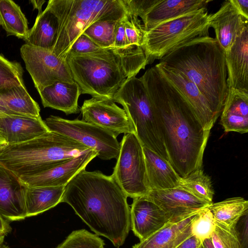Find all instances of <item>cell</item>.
<instances>
[{
    "instance_id": "cell-1",
    "label": "cell",
    "mask_w": 248,
    "mask_h": 248,
    "mask_svg": "<svg viewBox=\"0 0 248 248\" xmlns=\"http://www.w3.org/2000/svg\"><path fill=\"white\" fill-rule=\"evenodd\" d=\"M158 117L171 165L182 178L202 168L210 131L184 96L155 66L140 77Z\"/></svg>"
},
{
    "instance_id": "cell-2",
    "label": "cell",
    "mask_w": 248,
    "mask_h": 248,
    "mask_svg": "<svg viewBox=\"0 0 248 248\" xmlns=\"http://www.w3.org/2000/svg\"><path fill=\"white\" fill-rule=\"evenodd\" d=\"M127 198L112 175L85 169L65 186L61 202L70 205L96 235L119 248L131 228Z\"/></svg>"
},
{
    "instance_id": "cell-3",
    "label": "cell",
    "mask_w": 248,
    "mask_h": 248,
    "mask_svg": "<svg viewBox=\"0 0 248 248\" xmlns=\"http://www.w3.org/2000/svg\"><path fill=\"white\" fill-rule=\"evenodd\" d=\"M65 58L81 94L113 99L120 87L149 64L142 47H112L84 55L67 53Z\"/></svg>"
},
{
    "instance_id": "cell-4",
    "label": "cell",
    "mask_w": 248,
    "mask_h": 248,
    "mask_svg": "<svg viewBox=\"0 0 248 248\" xmlns=\"http://www.w3.org/2000/svg\"><path fill=\"white\" fill-rule=\"evenodd\" d=\"M158 63L182 73L194 83L217 119L229 87L225 54L215 38H195L172 49Z\"/></svg>"
},
{
    "instance_id": "cell-5",
    "label": "cell",
    "mask_w": 248,
    "mask_h": 248,
    "mask_svg": "<svg viewBox=\"0 0 248 248\" xmlns=\"http://www.w3.org/2000/svg\"><path fill=\"white\" fill-rule=\"evenodd\" d=\"M91 150L62 134L49 131L28 141L0 148V164L18 177L36 174Z\"/></svg>"
},
{
    "instance_id": "cell-6",
    "label": "cell",
    "mask_w": 248,
    "mask_h": 248,
    "mask_svg": "<svg viewBox=\"0 0 248 248\" xmlns=\"http://www.w3.org/2000/svg\"><path fill=\"white\" fill-rule=\"evenodd\" d=\"M47 6L58 19L59 28L52 52L60 58L73 43L93 23L118 21L127 11L123 0H49Z\"/></svg>"
},
{
    "instance_id": "cell-7",
    "label": "cell",
    "mask_w": 248,
    "mask_h": 248,
    "mask_svg": "<svg viewBox=\"0 0 248 248\" xmlns=\"http://www.w3.org/2000/svg\"><path fill=\"white\" fill-rule=\"evenodd\" d=\"M113 100L123 106L142 146L170 163L160 120L141 78L134 77L128 79L119 89Z\"/></svg>"
},
{
    "instance_id": "cell-8",
    "label": "cell",
    "mask_w": 248,
    "mask_h": 248,
    "mask_svg": "<svg viewBox=\"0 0 248 248\" xmlns=\"http://www.w3.org/2000/svg\"><path fill=\"white\" fill-rule=\"evenodd\" d=\"M209 15L202 9L161 23L146 31L143 48L149 63L189 40L209 36Z\"/></svg>"
},
{
    "instance_id": "cell-9",
    "label": "cell",
    "mask_w": 248,
    "mask_h": 248,
    "mask_svg": "<svg viewBox=\"0 0 248 248\" xmlns=\"http://www.w3.org/2000/svg\"><path fill=\"white\" fill-rule=\"evenodd\" d=\"M112 177L131 198L146 196L149 187L143 146L135 133L125 134L121 142Z\"/></svg>"
},
{
    "instance_id": "cell-10",
    "label": "cell",
    "mask_w": 248,
    "mask_h": 248,
    "mask_svg": "<svg viewBox=\"0 0 248 248\" xmlns=\"http://www.w3.org/2000/svg\"><path fill=\"white\" fill-rule=\"evenodd\" d=\"M48 130L69 137L97 154L104 160L117 159L120 144L112 132L93 124L51 115L44 121Z\"/></svg>"
},
{
    "instance_id": "cell-11",
    "label": "cell",
    "mask_w": 248,
    "mask_h": 248,
    "mask_svg": "<svg viewBox=\"0 0 248 248\" xmlns=\"http://www.w3.org/2000/svg\"><path fill=\"white\" fill-rule=\"evenodd\" d=\"M20 54L38 92L57 81L75 82L66 58L27 44L21 47Z\"/></svg>"
},
{
    "instance_id": "cell-12",
    "label": "cell",
    "mask_w": 248,
    "mask_h": 248,
    "mask_svg": "<svg viewBox=\"0 0 248 248\" xmlns=\"http://www.w3.org/2000/svg\"><path fill=\"white\" fill-rule=\"evenodd\" d=\"M80 110L82 120L107 130L116 136L135 133L134 125L125 110L110 99L92 97L85 100Z\"/></svg>"
},
{
    "instance_id": "cell-13",
    "label": "cell",
    "mask_w": 248,
    "mask_h": 248,
    "mask_svg": "<svg viewBox=\"0 0 248 248\" xmlns=\"http://www.w3.org/2000/svg\"><path fill=\"white\" fill-rule=\"evenodd\" d=\"M146 196L165 213L171 222L180 221L211 204L179 187L151 190Z\"/></svg>"
},
{
    "instance_id": "cell-14",
    "label": "cell",
    "mask_w": 248,
    "mask_h": 248,
    "mask_svg": "<svg viewBox=\"0 0 248 248\" xmlns=\"http://www.w3.org/2000/svg\"><path fill=\"white\" fill-rule=\"evenodd\" d=\"M97 156L96 152L89 150L51 169L32 175L19 177V179L29 187L65 186Z\"/></svg>"
},
{
    "instance_id": "cell-15",
    "label": "cell",
    "mask_w": 248,
    "mask_h": 248,
    "mask_svg": "<svg viewBox=\"0 0 248 248\" xmlns=\"http://www.w3.org/2000/svg\"><path fill=\"white\" fill-rule=\"evenodd\" d=\"M26 188L19 177L0 164V215L8 221L27 217Z\"/></svg>"
},
{
    "instance_id": "cell-16",
    "label": "cell",
    "mask_w": 248,
    "mask_h": 248,
    "mask_svg": "<svg viewBox=\"0 0 248 248\" xmlns=\"http://www.w3.org/2000/svg\"><path fill=\"white\" fill-rule=\"evenodd\" d=\"M210 27L215 31L216 40L224 54L230 50L236 38L248 26V19L244 17L231 0L224 1L216 13L209 14Z\"/></svg>"
},
{
    "instance_id": "cell-17",
    "label": "cell",
    "mask_w": 248,
    "mask_h": 248,
    "mask_svg": "<svg viewBox=\"0 0 248 248\" xmlns=\"http://www.w3.org/2000/svg\"><path fill=\"white\" fill-rule=\"evenodd\" d=\"M155 66L184 96L203 128L210 131L217 118L195 84L177 71L168 69L159 63Z\"/></svg>"
},
{
    "instance_id": "cell-18",
    "label": "cell",
    "mask_w": 248,
    "mask_h": 248,
    "mask_svg": "<svg viewBox=\"0 0 248 248\" xmlns=\"http://www.w3.org/2000/svg\"><path fill=\"white\" fill-rule=\"evenodd\" d=\"M131 228L140 241L170 222L165 213L146 196L135 198L130 208Z\"/></svg>"
},
{
    "instance_id": "cell-19",
    "label": "cell",
    "mask_w": 248,
    "mask_h": 248,
    "mask_svg": "<svg viewBox=\"0 0 248 248\" xmlns=\"http://www.w3.org/2000/svg\"><path fill=\"white\" fill-rule=\"evenodd\" d=\"M41 116L0 115V135L7 144L30 140L49 131Z\"/></svg>"
},
{
    "instance_id": "cell-20",
    "label": "cell",
    "mask_w": 248,
    "mask_h": 248,
    "mask_svg": "<svg viewBox=\"0 0 248 248\" xmlns=\"http://www.w3.org/2000/svg\"><path fill=\"white\" fill-rule=\"evenodd\" d=\"M229 88L248 93V26L225 54Z\"/></svg>"
},
{
    "instance_id": "cell-21",
    "label": "cell",
    "mask_w": 248,
    "mask_h": 248,
    "mask_svg": "<svg viewBox=\"0 0 248 248\" xmlns=\"http://www.w3.org/2000/svg\"><path fill=\"white\" fill-rule=\"evenodd\" d=\"M210 0H158L142 20L145 31L166 21L202 9Z\"/></svg>"
},
{
    "instance_id": "cell-22",
    "label": "cell",
    "mask_w": 248,
    "mask_h": 248,
    "mask_svg": "<svg viewBox=\"0 0 248 248\" xmlns=\"http://www.w3.org/2000/svg\"><path fill=\"white\" fill-rule=\"evenodd\" d=\"M38 93L45 108L62 111L66 115L77 113L80 110L78 99L81 92L76 82L57 81Z\"/></svg>"
},
{
    "instance_id": "cell-23",
    "label": "cell",
    "mask_w": 248,
    "mask_h": 248,
    "mask_svg": "<svg viewBox=\"0 0 248 248\" xmlns=\"http://www.w3.org/2000/svg\"><path fill=\"white\" fill-rule=\"evenodd\" d=\"M221 113L220 123L225 132L247 133L248 131V93L229 88Z\"/></svg>"
},
{
    "instance_id": "cell-24",
    "label": "cell",
    "mask_w": 248,
    "mask_h": 248,
    "mask_svg": "<svg viewBox=\"0 0 248 248\" xmlns=\"http://www.w3.org/2000/svg\"><path fill=\"white\" fill-rule=\"evenodd\" d=\"M197 213L180 221L169 222L132 248H176L192 235L191 223Z\"/></svg>"
},
{
    "instance_id": "cell-25",
    "label": "cell",
    "mask_w": 248,
    "mask_h": 248,
    "mask_svg": "<svg viewBox=\"0 0 248 248\" xmlns=\"http://www.w3.org/2000/svg\"><path fill=\"white\" fill-rule=\"evenodd\" d=\"M143 151L150 190L179 187L182 177L170 163L148 148L143 147Z\"/></svg>"
},
{
    "instance_id": "cell-26",
    "label": "cell",
    "mask_w": 248,
    "mask_h": 248,
    "mask_svg": "<svg viewBox=\"0 0 248 248\" xmlns=\"http://www.w3.org/2000/svg\"><path fill=\"white\" fill-rule=\"evenodd\" d=\"M58 28V18L46 6L38 14L24 41L27 44L52 51L56 43Z\"/></svg>"
},
{
    "instance_id": "cell-27",
    "label": "cell",
    "mask_w": 248,
    "mask_h": 248,
    "mask_svg": "<svg viewBox=\"0 0 248 248\" xmlns=\"http://www.w3.org/2000/svg\"><path fill=\"white\" fill-rule=\"evenodd\" d=\"M65 186L27 187L25 197L27 217L43 213L61 202Z\"/></svg>"
},
{
    "instance_id": "cell-28",
    "label": "cell",
    "mask_w": 248,
    "mask_h": 248,
    "mask_svg": "<svg viewBox=\"0 0 248 248\" xmlns=\"http://www.w3.org/2000/svg\"><path fill=\"white\" fill-rule=\"evenodd\" d=\"M0 99L8 109L16 114L40 116L38 104L30 95L24 85L0 88Z\"/></svg>"
},
{
    "instance_id": "cell-29",
    "label": "cell",
    "mask_w": 248,
    "mask_h": 248,
    "mask_svg": "<svg viewBox=\"0 0 248 248\" xmlns=\"http://www.w3.org/2000/svg\"><path fill=\"white\" fill-rule=\"evenodd\" d=\"M215 222L229 229L236 227L240 218L248 214V201L233 197L213 203L208 206Z\"/></svg>"
},
{
    "instance_id": "cell-30",
    "label": "cell",
    "mask_w": 248,
    "mask_h": 248,
    "mask_svg": "<svg viewBox=\"0 0 248 248\" xmlns=\"http://www.w3.org/2000/svg\"><path fill=\"white\" fill-rule=\"evenodd\" d=\"M0 25L8 36H15L24 40L29 30L26 16L20 7L11 0H0Z\"/></svg>"
},
{
    "instance_id": "cell-31",
    "label": "cell",
    "mask_w": 248,
    "mask_h": 248,
    "mask_svg": "<svg viewBox=\"0 0 248 248\" xmlns=\"http://www.w3.org/2000/svg\"><path fill=\"white\" fill-rule=\"evenodd\" d=\"M179 187L201 200L209 203L213 202L214 191L212 182L202 169L195 170L181 178Z\"/></svg>"
},
{
    "instance_id": "cell-32",
    "label": "cell",
    "mask_w": 248,
    "mask_h": 248,
    "mask_svg": "<svg viewBox=\"0 0 248 248\" xmlns=\"http://www.w3.org/2000/svg\"><path fill=\"white\" fill-rule=\"evenodd\" d=\"M117 21L111 20L97 21L90 25L82 34L102 48L114 47L115 30Z\"/></svg>"
},
{
    "instance_id": "cell-33",
    "label": "cell",
    "mask_w": 248,
    "mask_h": 248,
    "mask_svg": "<svg viewBox=\"0 0 248 248\" xmlns=\"http://www.w3.org/2000/svg\"><path fill=\"white\" fill-rule=\"evenodd\" d=\"M215 223V228L210 238L214 248H247L248 240L242 239L236 226L229 229Z\"/></svg>"
},
{
    "instance_id": "cell-34",
    "label": "cell",
    "mask_w": 248,
    "mask_h": 248,
    "mask_svg": "<svg viewBox=\"0 0 248 248\" xmlns=\"http://www.w3.org/2000/svg\"><path fill=\"white\" fill-rule=\"evenodd\" d=\"M104 240L85 229L73 231L56 248H104Z\"/></svg>"
},
{
    "instance_id": "cell-35",
    "label": "cell",
    "mask_w": 248,
    "mask_h": 248,
    "mask_svg": "<svg viewBox=\"0 0 248 248\" xmlns=\"http://www.w3.org/2000/svg\"><path fill=\"white\" fill-rule=\"evenodd\" d=\"M20 64L11 62L0 54V88L24 85Z\"/></svg>"
},
{
    "instance_id": "cell-36",
    "label": "cell",
    "mask_w": 248,
    "mask_h": 248,
    "mask_svg": "<svg viewBox=\"0 0 248 248\" xmlns=\"http://www.w3.org/2000/svg\"><path fill=\"white\" fill-rule=\"evenodd\" d=\"M215 226V221L208 207L199 211L191 223L192 235L202 241L211 238Z\"/></svg>"
},
{
    "instance_id": "cell-37",
    "label": "cell",
    "mask_w": 248,
    "mask_h": 248,
    "mask_svg": "<svg viewBox=\"0 0 248 248\" xmlns=\"http://www.w3.org/2000/svg\"><path fill=\"white\" fill-rule=\"evenodd\" d=\"M124 22L128 44L143 47L146 31L139 17L127 12Z\"/></svg>"
},
{
    "instance_id": "cell-38",
    "label": "cell",
    "mask_w": 248,
    "mask_h": 248,
    "mask_svg": "<svg viewBox=\"0 0 248 248\" xmlns=\"http://www.w3.org/2000/svg\"><path fill=\"white\" fill-rule=\"evenodd\" d=\"M102 49L103 48L97 45L88 37L82 34L73 43L67 53L75 55H84L93 53Z\"/></svg>"
},
{
    "instance_id": "cell-39",
    "label": "cell",
    "mask_w": 248,
    "mask_h": 248,
    "mask_svg": "<svg viewBox=\"0 0 248 248\" xmlns=\"http://www.w3.org/2000/svg\"><path fill=\"white\" fill-rule=\"evenodd\" d=\"M127 12L140 17L142 20L146 14L158 0H123Z\"/></svg>"
},
{
    "instance_id": "cell-40",
    "label": "cell",
    "mask_w": 248,
    "mask_h": 248,
    "mask_svg": "<svg viewBox=\"0 0 248 248\" xmlns=\"http://www.w3.org/2000/svg\"><path fill=\"white\" fill-rule=\"evenodd\" d=\"M124 18L117 21L115 27L114 44L115 47L122 48L131 46L128 44L126 39Z\"/></svg>"
},
{
    "instance_id": "cell-41",
    "label": "cell",
    "mask_w": 248,
    "mask_h": 248,
    "mask_svg": "<svg viewBox=\"0 0 248 248\" xmlns=\"http://www.w3.org/2000/svg\"><path fill=\"white\" fill-rule=\"evenodd\" d=\"M202 241L192 235L188 237L176 248H202Z\"/></svg>"
},
{
    "instance_id": "cell-42",
    "label": "cell",
    "mask_w": 248,
    "mask_h": 248,
    "mask_svg": "<svg viewBox=\"0 0 248 248\" xmlns=\"http://www.w3.org/2000/svg\"><path fill=\"white\" fill-rule=\"evenodd\" d=\"M239 11L246 18L248 19V0H231Z\"/></svg>"
},
{
    "instance_id": "cell-43",
    "label": "cell",
    "mask_w": 248,
    "mask_h": 248,
    "mask_svg": "<svg viewBox=\"0 0 248 248\" xmlns=\"http://www.w3.org/2000/svg\"><path fill=\"white\" fill-rule=\"evenodd\" d=\"M12 231V228L8 220L0 215V233L6 235Z\"/></svg>"
},
{
    "instance_id": "cell-44",
    "label": "cell",
    "mask_w": 248,
    "mask_h": 248,
    "mask_svg": "<svg viewBox=\"0 0 248 248\" xmlns=\"http://www.w3.org/2000/svg\"><path fill=\"white\" fill-rule=\"evenodd\" d=\"M3 114H16L8 109L6 107L2 101L0 99V115Z\"/></svg>"
},
{
    "instance_id": "cell-45",
    "label": "cell",
    "mask_w": 248,
    "mask_h": 248,
    "mask_svg": "<svg viewBox=\"0 0 248 248\" xmlns=\"http://www.w3.org/2000/svg\"><path fill=\"white\" fill-rule=\"evenodd\" d=\"M45 1V0H31V2L32 3L34 8L38 9L39 14L42 12V7Z\"/></svg>"
},
{
    "instance_id": "cell-46",
    "label": "cell",
    "mask_w": 248,
    "mask_h": 248,
    "mask_svg": "<svg viewBox=\"0 0 248 248\" xmlns=\"http://www.w3.org/2000/svg\"><path fill=\"white\" fill-rule=\"evenodd\" d=\"M202 248H214L210 238L203 240L202 243Z\"/></svg>"
},
{
    "instance_id": "cell-47",
    "label": "cell",
    "mask_w": 248,
    "mask_h": 248,
    "mask_svg": "<svg viewBox=\"0 0 248 248\" xmlns=\"http://www.w3.org/2000/svg\"><path fill=\"white\" fill-rule=\"evenodd\" d=\"M6 144H7L6 142L0 135V147L4 146Z\"/></svg>"
},
{
    "instance_id": "cell-48",
    "label": "cell",
    "mask_w": 248,
    "mask_h": 248,
    "mask_svg": "<svg viewBox=\"0 0 248 248\" xmlns=\"http://www.w3.org/2000/svg\"><path fill=\"white\" fill-rule=\"evenodd\" d=\"M0 248H9V247L3 243H0Z\"/></svg>"
},
{
    "instance_id": "cell-49",
    "label": "cell",
    "mask_w": 248,
    "mask_h": 248,
    "mask_svg": "<svg viewBox=\"0 0 248 248\" xmlns=\"http://www.w3.org/2000/svg\"></svg>"
}]
</instances>
